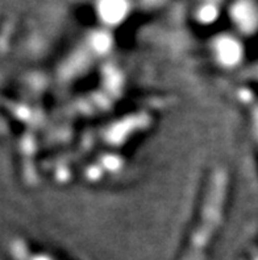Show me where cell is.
<instances>
[{
	"label": "cell",
	"instance_id": "cell-1",
	"mask_svg": "<svg viewBox=\"0 0 258 260\" xmlns=\"http://www.w3.org/2000/svg\"><path fill=\"white\" fill-rule=\"evenodd\" d=\"M229 173L223 167H212L204 175L193 219L185 235L187 247L211 244L226 218L229 197Z\"/></svg>",
	"mask_w": 258,
	"mask_h": 260
}]
</instances>
